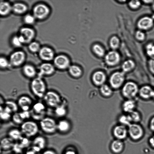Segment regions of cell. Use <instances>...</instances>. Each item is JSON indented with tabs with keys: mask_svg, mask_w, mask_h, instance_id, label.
<instances>
[{
	"mask_svg": "<svg viewBox=\"0 0 154 154\" xmlns=\"http://www.w3.org/2000/svg\"><path fill=\"white\" fill-rule=\"evenodd\" d=\"M32 149L36 153L39 152L42 150L38 147L35 145L32 146Z\"/></svg>",
	"mask_w": 154,
	"mask_h": 154,
	"instance_id": "55",
	"label": "cell"
},
{
	"mask_svg": "<svg viewBox=\"0 0 154 154\" xmlns=\"http://www.w3.org/2000/svg\"><path fill=\"white\" fill-rule=\"evenodd\" d=\"M40 126L43 131L49 134L54 133L57 130V123L49 117H45L40 121Z\"/></svg>",
	"mask_w": 154,
	"mask_h": 154,
	"instance_id": "4",
	"label": "cell"
},
{
	"mask_svg": "<svg viewBox=\"0 0 154 154\" xmlns=\"http://www.w3.org/2000/svg\"><path fill=\"white\" fill-rule=\"evenodd\" d=\"M38 53L41 59L46 62L53 60L55 57L54 51L50 48L47 46L41 48Z\"/></svg>",
	"mask_w": 154,
	"mask_h": 154,
	"instance_id": "15",
	"label": "cell"
},
{
	"mask_svg": "<svg viewBox=\"0 0 154 154\" xmlns=\"http://www.w3.org/2000/svg\"><path fill=\"white\" fill-rule=\"evenodd\" d=\"M119 54L115 51L109 52L106 55L105 61L106 63L110 66H114L118 64L120 61Z\"/></svg>",
	"mask_w": 154,
	"mask_h": 154,
	"instance_id": "18",
	"label": "cell"
},
{
	"mask_svg": "<svg viewBox=\"0 0 154 154\" xmlns=\"http://www.w3.org/2000/svg\"><path fill=\"white\" fill-rule=\"evenodd\" d=\"M20 143L24 149L28 147L30 144V141L27 137H23L20 140Z\"/></svg>",
	"mask_w": 154,
	"mask_h": 154,
	"instance_id": "50",
	"label": "cell"
},
{
	"mask_svg": "<svg viewBox=\"0 0 154 154\" xmlns=\"http://www.w3.org/2000/svg\"><path fill=\"white\" fill-rule=\"evenodd\" d=\"M17 103L22 111H28L32 106L33 101L32 98L26 95H23L19 97Z\"/></svg>",
	"mask_w": 154,
	"mask_h": 154,
	"instance_id": "14",
	"label": "cell"
},
{
	"mask_svg": "<svg viewBox=\"0 0 154 154\" xmlns=\"http://www.w3.org/2000/svg\"><path fill=\"white\" fill-rule=\"evenodd\" d=\"M128 114L130 117L132 123H139L142 120L141 114L136 109Z\"/></svg>",
	"mask_w": 154,
	"mask_h": 154,
	"instance_id": "31",
	"label": "cell"
},
{
	"mask_svg": "<svg viewBox=\"0 0 154 154\" xmlns=\"http://www.w3.org/2000/svg\"><path fill=\"white\" fill-rule=\"evenodd\" d=\"M41 48L39 43L36 42H31L29 43L28 49L32 53L38 52Z\"/></svg>",
	"mask_w": 154,
	"mask_h": 154,
	"instance_id": "38",
	"label": "cell"
},
{
	"mask_svg": "<svg viewBox=\"0 0 154 154\" xmlns=\"http://www.w3.org/2000/svg\"><path fill=\"white\" fill-rule=\"evenodd\" d=\"M106 75L105 73L101 71L95 72L92 75V81L94 85L101 86L104 84L106 80Z\"/></svg>",
	"mask_w": 154,
	"mask_h": 154,
	"instance_id": "20",
	"label": "cell"
},
{
	"mask_svg": "<svg viewBox=\"0 0 154 154\" xmlns=\"http://www.w3.org/2000/svg\"><path fill=\"white\" fill-rule=\"evenodd\" d=\"M68 69L69 74L73 77L78 78L82 75V71L80 67L77 66L70 65Z\"/></svg>",
	"mask_w": 154,
	"mask_h": 154,
	"instance_id": "27",
	"label": "cell"
},
{
	"mask_svg": "<svg viewBox=\"0 0 154 154\" xmlns=\"http://www.w3.org/2000/svg\"><path fill=\"white\" fill-rule=\"evenodd\" d=\"M20 35L24 37L26 43H30L34 38L35 35V32L34 30L32 28L24 27L20 29Z\"/></svg>",
	"mask_w": 154,
	"mask_h": 154,
	"instance_id": "19",
	"label": "cell"
},
{
	"mask_svg": "<svg viewBox=\"0 0 154 154\" xmlns=\"http://www.w3.org/2000/svg\"><path fill=\"white\" fill-rule=\"evenodd\" d=\"M13 122L17 125H21L24 121L21 117L19 112L13 113L11 116Z\"/></svg>",
	"mask_w": 154,
	"mask_h": 154,
	"instance_id": "40",
	"label": "cell"
},
{
	"mask_svg": "<svg viewBox=\"0 0 154 154\" xmlns=\"http://www.w3.org/2000/svg\"><path fill=\"white\" fill-rule=\"evenodd\" d=\"M154 25L153 18L149 16H144L137 20L136 25L138 29L144 31L152 28Z\"/></svg>",
	"mask_w": 154,
	"mask_h": 154,
	"instance_id": "12",
	"label": "cell"
},
{
	"mask_svg": "<svg viewBox=\"0 0 154 154\" xmlns=\"http://www.w3.org/2000/svg\"><path fill=\"white\" fill-rule=\"evenodd\" d=\"M12 11V5L8 2L3 1L0 4V14L2 16L9 14Z\"/></svg>",
	"mask_w": 154,
	"mask_h": 154,
	"instance_id": "26",
	"label": "cell"
},
{
	"mask_svg": "<svg viewBox=\"0 0 154 154\" xmlns=\"http://www.w3.org/2000/svg\"><path fill=\"white\" fill-rule=\"evenodd\" d=\"M43 99L46 105L52 108H55L61 102L60 95L57 92L53 91H47Z\"/></svg>",
	"mask_w": 154,
	"mask_h": 154,
	"instance_id": "5",
	"label": "cell"
},
{
	"mask_svg": "<svg viewBox=\"0 0 154 154\" xmlns=\"http://www.w3.org/2000/svg\"><path fill=\"white\" fill-rule=\"evenodd\" d=\"M151 99L154 100V88L153 89Z\"/></svg>",
	"mask_w": 154,
	"mask_h": 154,
	"instance_id": "59",
	"label": "cell"
},
{
	"mask_svg": "<svg viewBox=\"0 0 154 154\" xmlns=\"http://www.w3.org/2000/svg\"><path fill=\"white\" fill-rule=\"evenodd\" d=\"M152 10L154 12V1L152 4Z\"/></svg>",
	"mask_w": 154,
	"mask_h": 154,
	"instance_id": "60",
	"label": "cell"
},
{
	"mask_svg": "<svg viewBox=\"0 0 154 154\" xmlns=\"http://www.w3.org/2000/svg\"><path fill=\"white\" fill-rule=\"evenodd\" d=\"M147 66L150 72L154 75V57L149 58L147 62Z\"/></svg>",
	"mask_w": 154,
	"mask_h": 154,
	"instance_id": "47",
	"label": "cell"
},
{
	"mask_svg": "<svg viewBox=\"0 0 154 154\" xmlns=\"http://www.w3.org/2000/svg\"><path fill=\"white\" fill-rule=\"evenodd\" d=\"M11 114L4 111L3 107L1 106L0 116L1 119L3 121H7L11 118Z\"/></svg>",
	"mask_w": 154,
	"mask_h": 154,
	"instance_id": "43",
	"label": "cell"
},
{
	"mask_svg": "<svg viewBox=\"0 0 154 154\" xmlns=\"http://www.w3.org/2000/svg\"><path fill=\"white\" fill-rule=\"evenodd\" d=\"M55 69L53 64L48 62L43 63L39 66L38 76L42 77L51 76L55 73Z\"/></svg>",
	"mask_w": 154,
	"mask_h": 154,
	"instance_id": "13",
	"label": "cell"
},
{
	"mask_svg": "<svg viewBox=\"0 0 154 154\" xmlns=\"http://www.w3.org/2000/svg\"><path fill=\"white\" fill-rule=\"evenodd\" d=\"M128 130L126 126L123 125L116 126L113 130V134L118 140L125 139L127 137Z\"/></svg>",
	"mask_w": 154,
	"mask_h": 154,
	"instance_id": "22",
	"label": "cell"
},
{
	"mask_svg": "<svg viewBox=\"0 0 154 154\" xmlns=\"http://www.w3.org/2000/svg\"><path fill=\"white\" fill-rule=\"evenodd\" d=\"M153 89L149 85H143L139 87L138 96L144 100L151 99Z\"/></svg>",
	"mask_w": 154,
	"mask_h": 154,
	"instance_id": "16",
	"label": "cell"
},
{
	"mask_svg": "<svg viewBox=\"0 0 154 154\" xmlns=\"http://www.w3.org/2000/svg\"><path fill=\"white\" fill-rule=\"evenodd\" d=\"M154 1L153 0H143L142 1L143 3L146 4H152Z\"/></svg>",
	"mask_w": 154,
	"mask_h": 154,
	"instance_id": "56",
	"label": "cell"
},
{
	"mask_svg": "<svg viewBox=\"0 0 154 154\" xmlns=\"http://www.w3.org/2000/svg\"><path fill=\"white\" fill-rule=\"evenodd\" d=\"M8 134L9 137L14 140L20 141L23 137V134L21 130L17 128H13L10 130Z\"/></svg>",
	"mask_w": 154,
	"mask_h": 154,
	"instance_id": "28",
	"label": "cell"
},
{
	"mask_svg": "<svg viewBox=\"0 0 154 154\" xmlns=\"http://www.w3.org/2000/svg\"><path fill=\"white\" fill-rule=\"evenodd\" d=\"M30 88L33 95L39 98H43L47 91L45 82L42 77L38 76L31 80Z\"/></svg>",
	"mask_w": 154,
	"mask_h": 154,
	"instance_id": "1",
	"label": "cell"
},
{
	"mask_svg": "<svg viewBox=\"0 0 154 154\" xmlns=\"http://www.w3.org/2000/svg\"><path fill=\"white\" fill-rule=\"evenodd\" d=\"M135 37L138 41L140 42L144 41L146 38V35L144 31L138 29L135 32Z\"/></svg>",
	"mask_w": 154,
	"mask_h": 154,
	"instance_id": "41",
	"label": "cell"
},
{
	"mask_svg": "<svg viewBox=\"0 0 154 154\" xmlns=\"http://www.w3.org/2000/svg\"><path fill=\"white\" fill-rule=\"evenodd\" d=\"M14 143V140L10 137L3 138L1 140V148L4 150H8L12 149Z\"/></svg>",
	"mask_w": 154,
	"mask_h": 154,
	"instance_id": "25",
	"label": "cell"
},
{
	"mask_svg": "<svg viewBox=\"0 0 154 154\" xmlns=\"http://www.w3.org/2000/svg\"><path fill=\"white\" fill-rule=\"evenodd\" d=\"M20 128L23 134L27 137L35 136L39 131V127L35 121L32 120L24 121L21 125Z\"/></svg>",
	"mask_w": 154,
	"mask_h": 154,
	"instance_id": "3",
	"label": "cell"
},
{
	"mask_svg": "<svg viewBox=\"0 0 154 154\" xmlns=\"http://www.w3.org/2000/svg\"><path fill=\"white\" fill-rule=\"evenodd\" d=\"M145 49L147 55L150 58L154 57V43L150 42L145 46Z\"/></svg>",
	"mask_w": 154,
	"mask_h": 154,
	"instance_id": "35",
	"label": "cell"
},
{
	"mask_svg": "<svg viewBox=\"0 0 154 154\" xmlns=\"http://www.w3.org/2000/svg\"><path fill=\"white\" fill-rule=\"evenodd\" d=\"M50 9L46 5L39 3L35 5L33 9V15L36 19L42 20L45 19L50 13Z\"/></svg>",
	"mask_w": 154,
	"mask_h": 154,
	"instance_id": "8",
	"label": "cell"
},
{
	"mask_svg": "<svg viewBox=\"0 0 154 154\" xmlns=\"http://www.w3.org/2000/svg\"><path fill=\"white\" fill-rule=\"evenodd\" d=\"M149 127L150 129L154 132V116L150 118L149 121Z\"/></svg>",
	"mask_w": 154,
	"mask_h": 154,
	"instance_id": "52",
	"label": "cell"
},
{
	"mask_svg": "<svg viewBox=\"0 0 154 154\" xmlns=\"http://www.w3.org/2000/svg\"><path fill=\"white\" fill-rule=\"evenodd\" d=\"M45 104L42 102H38L32 105L31 111H30L31 117L34 119L40 121L44 117L45 111Z\"/></svg>",
	"mask_w": 154,
	"mask_h": 154,
	"instance_id": "10",
	"label": "cell"
},
{
	"mask_svg": "<svg viewBox=\"0 0 154 154\" xmlns=\"http://www.w3.org/2000/svg\"><path fill=\"white\" fill-rule=\"evenodd\" d=\"M128 4L129 6L131 9L134 10H136L140 7L141 2L139 0H134L130 1Z\"/></svg>",
	"mask_w": 154,
	"mask_h": 154,
	"instance_id": "44",
	"label": "cell"
},
{
	"mask_svg": "<svg viewBox=\"0 0 154 154\" xmlns=\"http://www.w3.org/2000/svg\"><path fill=\"white\" fill-rule=\"evenodd\" d=\"M92 49L94 52L97 56L102 57L104 55L105 51L103 48L100 45L96 44L93 45Z\"/></svg>",
	"mask_w": 154,
	"mask_h": 154,
	"instance_id": "39",
	"label": "cell"
},
{
	"mask_svg": "<svg viewBox=\"0 0 154 154\" xmlns=\"http://www.w3.org/2000/svg\"><path fill=\"white\" fill-rule=\"evenodd\" d=\"M5 105L8 107L12 110L13 113L17 112L19 108L17 102L11 100L6 101L5 103Z\"/></svg>",
	"mask_w": 154,
	"mask_h": 154,
	"instance_id": "36",
	"label": "cell"
},
{
	"mask_svg": "<svg viewBox=\"0 0 154 154\" xmlns=\"http://www.w3.org/2000/svg\"><path fill=\"white\" fill-rule=\"evenodd\" d=\"M149 143L152 147L154 148V135L152 136L149 138Z\"/></svg>",
	"mask_w": 154,
	"mask_h": 154,
	"instance_id": "53",
	"label": "cell"
},
{
	"mask_svg": "<svg viewBox=\"0 0 154 154\" xmlns=\"http://www.w3.org/2000/svg\"><path fill=\"white\" fill-rule=\"evenodd\" d=\"M26 154H36V153L31 149L27 151Z\"/></svg>",
	"mask_w": 154,
	"mask_h": 154,
	"instance_id": "57",
	"label": "cell"
},
{
	"mask_svg": "<svg viewBox=\"0 0 154 154\" xmlns=\"http://www.w3.org/2000/svg\"><path fill=\"white\" fill-rule=\"evenodd\" d=\"M54 109V113L56 116L58 117H63L66 114L67 110L63 105L60 104Z\"/></svg>",
	"mask_w": 154,
	"mask_h": 154,
	"instance_id": "33",
	"label": "cell"
},
{
	"mask_svg": "<svg viewBox=\"0 0 154 154\" xmlns=\"http://www.w3.org/2000/svg\"><path fill=\"white\" fill-rule=\"evenodd\" d=\"M13 150L16 154H18L22 152L23 149L20 143H15L12 148Z\"/></svg>",
	"mask_w": 154,
	"mask_h": 154,
	"instance_id": "48",
	"label": "cell"
},
{
	"mask_svg": "<svg viewBox=\"0 0 154 154\" xmlns=\"http://www.w3.org/2000/svg\"><path fill=\"white\" fill-rule=\"evenodd\" d=\"M10 66L9 60L5 58L1 57L0 58V67L1 69H5Z\"/></svg>",
	"mask_w": 154,
	"mask_h": 154,
	"instance_id": "46",
	"label": "cell"
},
{
	"mask_svg": "<svg viewBox=\"0 0 154 154\" xmlns=\"http://www.w3.org/2000/svg\"><path fill=\"white\" fill-rule=\"evenodd\" d=\"M124 144L123 142L119 140H114L112 143L111 148L114 152L118 153L121 152L123 150Z\"/></svg>",
	"mask_w": 154,
	"mask_h": 154,
	"instance_id": "30",
	"label": "cell"
},
{
	"mask_svg": "<svg viewBox=\"0 0 154 154\" xmlns=\"http://www.w3.org/2000/svg\"><path fill=\"white\" fill-rule=\"evenodd\" d=\"M128 127V133L133 140H138L143 137L144 134V130L139 123H132Z\"/></svg>",
	"mask_w": 154,
	"mask_h": 154,
	"instance_id": "7",
	"label": "cell"
},
{
	"mask_svg": "<svg viewBox=\"0 0 154 154\" xmlns=\"http://www.w3.org/2000/svg\"><path fill=\"white\" fill-rule=\"evenodd\" d=\"M119 120L122 125L125 126H128L132 123L130 117L128 114L121 115L119 118Z\"/></svg>",
	"mask_w": 154,
	"mask_h": 154,
	"instance_id": "37",
	"label": "cell"
},
{
	"mask_svg": "<svg viewBox=\"0 0 154 154\" xmlns=\"http://www.w3.org/2000/svg\"><path fill=\"white\" fill-rule=\"evenodd\" d=\"M136 64L132 60L129 59L125 61L122 65V71L125 73L130 72L135 68Z\"/></svg>",
	"mask_w": 154,
	"mask_h": 154,
	"instance_id": "24",
	"label": "cell"
},
{
	"mask_svg": "<svg viewBox=\"0 0 154 154\" xmlns=\"http://www.w3.org/2000/svg\"><path fill=\"white\" fill-rule=\"evenodd\" d=\"M120 41L119 38L116 36L112 37L109 41V44L111 47L113 49H116L119 46Z\"/></svg>",
	"mask_w": 154,
	"mask_h": 154,
	"instance_id": "42",
	"label": "cell"
},
{
	"mask_svg": "<svg viewBox=\"0 0 154 154\" xmlns=\"http://www.w3.org/2000/svg\"><path fill=\"white\" fill-rule=\"evenodd\" d=\"M11 43L13 45L16 47H20L22 45L20 41L18 36H14L12 37Z\"/></svg>",
	"mask_w": 154,
	"mask_h": 154,
	"instance_id": "49",
	"label": "cell"
},
{
	"mask_svg": "<svg viewBox=\"0 0 154 154\" xmlns=\"http://www.w3.org/2000/svg\"><path fill=\"white\" fill-rule=\"evenodd\" d=\"M139 88L135 82L128 81L125 82L122 86V93L126 99H135L138 96Z\"/></svg>",
	"mask_w": 154,
	"mask_h": 154,
	"instance_id": "2",
	"label": "cell"
},
{
	"mask_svg": "<svg viewBox=\"0 0 154 154\" xmlns=\"http://www.w3.org/2000/svg\"><path fill=\"white\" fill-rule=\"evenodd\" d=\"M53 61L55 68L60 70L68 69L70 66L69 59L64 55H57L54 57Z\"/></svg>",
	"mask_w": 154,
	"mask_h": 154,
	"instance_id": "11",
	"label": "cell"
},
{
	"mask_svg": "<svg viewBox=\"0 0 154 154\" xmlns=\"http://www.w3.org/2000/svg\"><path fill=\"white\" fill-rule=\"evenodd\" d=\"M35 19L33 14H28L25 15L24 17L23 21L26 24L31 25L34 23Z\"/></svg>",
	"mask_w": 154,
	"mask_h": 154,
	"instance_id": "45",
	"label": "cell"
},
{
	"mask_svg": "<svg viewBox=\"0 0 154 154\" xmlns=\"http://www.w3.org/2000/svg\"><path fill=\"white\" fill-rule=\"evenodd\" d=\"M100 91L101 94L105 97H110L112 94V91L111 87L105 84L100 86Z\"/></svg>",
	"mask_w": 154,
	"mask_h": 154,
	"instance_id": "34",
	"label": "cell"
},
{
	"mask_svg": "<svg viewBox=\"0 0 154 154\" xmlns=\"http://www.w3.org/2000/svg\"><path fill=\"white\" fill-rule=\"evenodd\" d=\"M16 154V153H12V154Z\"/></svg>",
	"mask_w": 154,
	"mask_h": 154,
	"instance_id": "61",
	"label": "cell"
},
{
	"mask_svg": "<svg viewBox=\"0 0 154 154\" xmlns=\"http://www.w3.org/2000/svg\"><path fill=\"white\" fill-rule=\"evenodd\" d=\"M125 79V73L122 71L116 72L111 75L109 83L112 88L117 89L123 86Z\"/></svg>",
	"mask_w": 154,
	"mask_h": 154,
	"instance_id": "6",
	"label": "cell"
},
{
	"mask_svg": "<svg viewBox=\"0 0 154 154\" xmlns=\"http://www.w3.org/2000/svg\"><path fill=\"white\" fill-rule=\"evenodd\" d=\"M42 154H57V153L52 150L48 149L44 151Z\"/></svg>",
	"mask_w": 154,
	"mask_h": 154,
	"instance_id": "54",
	"label": "cell"
},
{
	"mask_svg": "<svg viewBox=\"0 0 154 154\" xmlns=\"http://www.w3.org/2000/svg\"><path fill=\"white\" fill-rule=\"evenodd\" d=\"M137 105L135 99H126L122 104V109L126 114H129L136 109Z\"/></svg>",
	"mask_w": 154,
	"mask_h": 154,
	"instance_id": "21",
	"label": "cell"
},
{
	"mask_svg": "<svg viewBox=\"0 0 154 154\" xmlns=\"http://www.w3.org/2000/svg\"><path fill=\"white\" fill-rule=\"evenodd\" d=\"M12 9L15 13L17 14H21L25 13L28 10L27 5L21 2H17L12 5Z\"/></svg>",
	"mask_w": 154,
	"mask_h": 154,
	"instance_id": "23",
	"label": "cell"
},
{
	"mask_svg": "<svg viewBox=\"0 0 154 154\" xmlns=\"http://www.w3.org/2000/svg\"><path fill=\"white\" fill-rule=\"evenodd\" d=\"M26 55L21 51H15L10 55L9 62L10 66L14 67H18L22 66L25 62Z\"/></svg>",
	"mask_w": 154,
	"mask_h": 154,
	"instance_id": "9",
	"label": "cell"
},
{
	"mask_svg": "<svg viewBox=\"0 0 154 154\" xmlns=\"http://www.w3.org/2000/svg\"><path fill=\"white\" fill-rule=\"evenodd\" d=\"M22 72L26 78L32 79L37 77V72L35 68L32 65L27 64L22 67Z\"/></svg>",
	"mask_w": 154,
	"mask_h": 154,
	"instance_id": "17",
	"label": "cell"
},
{
	"mask_svg": "<svg viewBox=\"0 0 154 154\" xmlns=\"http://www.w3.org/2000/svg\"><path fill=\"white\" fill-rule=\"evenodd\" d=\"M65 154H76L75 152L73 151L69 150L67 151L65 153Z\"/></svg>",
	"mask_w": 154,
	"mask_h": 154,
	"instance_id": "58",
	"label": "cell"
},
{
	"mask_svg": "<svg viewBox=\"0 0 154 154\" xmlns=\"http://www.w3.org/2000/svg\"><path fill=\"white\" fill-rule=\"evenodd\" d=\"M70 127L69 122L65 119L60 120L57 123V130L62 132L67 131L69 129Z\"/></svg>",
	"mask_w": 154,
	"mask_h": 154,
	"instance_id": "29",
	"label": "cell"
},
{
	"mask_svg": "<svg viewBox=\"0 0 154 154\" xmlns=\"http://www.w3.org/2000/svg\"><path fill=\"white\" fill-rule=\"evenodd\" d=\"M33 145L37 146L41 149H44L46 145V140L45 138L42 136H38L33 140Z\"/></svg>",
	"mask_w": 154,
	"mask_h": 154,
	"instance_id": "32",
	"label": "cell"
},
{
	"mask_svg": "<svg viewBox=\"0 0 154 154\" xmlns=\"http://www.w3.org/2000/svg\"><path fill=\"white\" fill-rule=\"evenodd\" d=\"M19 112L21 117L24 121L29 119L30 117H31L30 111H21Z\"/></svg>",
	"mask_w": 154,
	"mask_h": 154,
	"instance_id": "51",
	"label": "cell"
}]
</instances>
